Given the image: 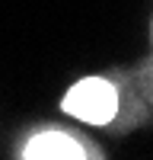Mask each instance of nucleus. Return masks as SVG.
<instances>
[{
	"label": "nucleus",
	"instance_id": "f257e3e1",
	"mask_svg": "<svg viewBox=\"0 0 153 160\" xmlns=\"http://www.w3.org/2000/svg\"><path fill=\"white\" fill-rule=\"evenodd\" d=\"M64 112L80 118L89 125H105L118 112V93L109 80L102 77H86L80 83H73L64 96Z\"/></svg>",
	"mask_w": 153,
	"mask_h": 160
},
{
	"label": "nucleus",
	"instance_id": "f03ea898",
	"mask_svg": "<svg viewBox=\"0 0 153 160\" xmlns=\"http://www.w3.org/2000/svg\"><path fill=\"white\" fill-rule=\"evenodd\" d=\"M22 157H29V160H76L86 154H83V144L73 141L70 135H64V131H42L22 148Z\"/></svg>",
	"mask_w": 153,
	"mask_h": 160
}]
</instances>
